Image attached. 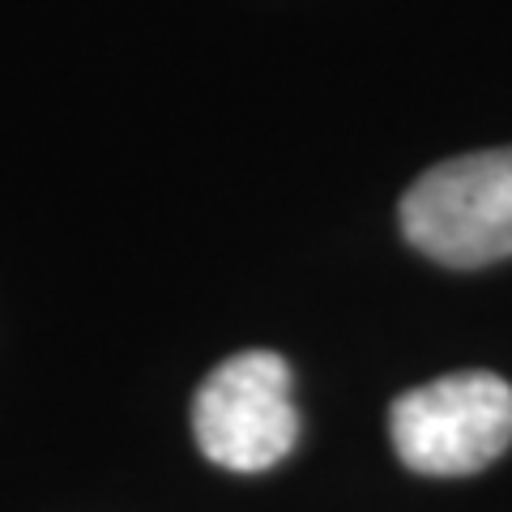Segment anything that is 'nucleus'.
I'll return each instance as SVG.
<instances>
[{"label": "nucleus", "mask_w": 512, "mask_h": 512, "mask_svg": "<svg viewBox=\"0 0 512 512\" xmlns=\"http://www.w3.org/2000/svg\"><path fill=\"white\" fill-rule=\"evenodd\" d=\"M192 436L222 470L256 474L278 466L299 440L286 359L274 350H244L218 363L192 402Z\"/></svg>", "instance_id": "obj_3"}, {"label": "nucleus", "mask_w": 512, "mask_h": 512, "mask_svg": "<svg viewBox=\"0 0 512 512\" xmlns=\"http://www.w3.org/2000/svg\"><path fill=\"white\" fill-rule=\"evenodd\" d=\"M397 457L419 474H474L512 444V384L495 372H453L402 393L389 410Z\"/></svg>", "instance_id": "obj_2"}, {"label": "nucleus", "mask_w": 512, "mask_h": 512, "mask_svg": "<svg viewBox=\"0 0 512 512\" xmlns=\"http://www.w3.org/2000/svg\"><path fill=\"white\" fill-rule=\"evenodd\" d=\"M402 235L453 269L512 256V146L423 171L402 197Z\"/></svg>", "instance_id": "obj_1"}]
</instances>
